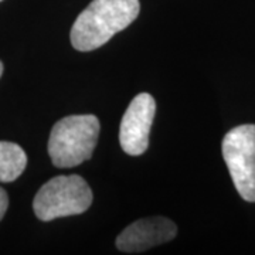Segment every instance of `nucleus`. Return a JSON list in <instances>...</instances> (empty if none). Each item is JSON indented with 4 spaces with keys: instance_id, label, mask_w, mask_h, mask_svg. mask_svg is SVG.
Masks as SVG:
<instances>
[{
    "instance_id": "f03ea898",
    "label": "nucleus",
    "mask_w": 255,
    "mask_h": 255,
    "mask_svg": "<svg viewBox=\"0 0 255 255\" xmlns=\"http://www.w3.org/2000/svg\"><path fill=\"white\" fill-rule=\"evenodd\" d=\"M94 115H71L55 124L48 139V155L57 167H74L88 160L100 136Z\"/></svg>"
},
{
    "instance_id": "1a4fd4ad",
    "label": "nucleus",
    "mask_w": 255,
    "mask_h": 255,
    "mask_svg": "<svg viewBox=\"0 0 255 255\" xmlns=\"http://www.w3.org/2000/svg\"><path fill=\"white\" fill-rule=\"evenodd\" d=\"M1 74H3V63L0 61V77H1Z\"/></svg>"
},
{
    "instance_id": "7ed1b4c3",
    "label": "nucleus",
    "mask_w": 255,
    "mask_h": 255,
    "mask_svg": "<svg viewBox=\"0 0 255 255\" xmlns=\"http://www.w3.org/2000/svg\"><path fill=\"white\" fill-rule=\"evenodd\" d=\"M92 191L78 174L53 177L38 190L33 201L37 219L51 221L60 217L77 216L90 209Z\"/></svg>"
},
{
    "instance_id": "423d86ee",
    "label": "nucleus",
    "mask_w": 255,
    "mask_h": 255,
    "mask_svg": "<svg viewBox=\"0 0 255 255\" xmlns=\"http://www.w3.org/2000/svg\"><path fill=\"white\" fill-rule=\"evenodd\" d=\"M177 234V227L172 220L150 217L135 221L117 238V248L122 253H142L149 248L172 241Z\"/></svg>"
},
{
    "instance_id": "6e6552de",
    "label": "nucleus",
    "mask_w": 255,
    "mask_h": 255,
    "mask_svg": "<svg viewBox=\"0 0 255 255\" xmlns=\"http://www.w3.org/2000/svg\"><path fill=\"white\" fill-rule=\"evenodd\" d=\"M9 207V197H7V193L4 189L0 187V220L4 217L6 211Z\"/></svg>"
},
{
    "instance_id": "20e7f679",
    "label": "nucleus",
    "mask_w": 255,
    "mask_h": 255,
    "mask_svg": "<svg viewBox=\"0 0 255 255\" xmlns=\"http://www.w3.org/2000/svg\"><path fill=\"white\" fill-rule=\"evenodd\" d=\"M221 149L238 194L255 203V125L233 128L223 139Z\"/></svg>"
},
{
    "instance_id": "0eeeda50",
    "label": "nucleus",
    "mask_w": 255,
    "mask_h": 255,
    "mask_svg": "<svg viewBox=\"0 0 255 255\" xmlns=\"http://www.w3.org/2000/svg\"><path fill=\"white\" fill-rule=\"evenodd\" d=\"M26 166V152L17 143L0 142V182H14L24 172Z\"/></svg>"
},
{
    "instance_id": "9d476101",
    "label": "nucleus",
    "mask_w": 255,
    "mask_h": 255,
    "mask_svg": "<svg viewBox=\"0 0 255 255\" xmlns=\"http://www.w3.org/2000/svg\"><path fill=\"white\" fill-rule=\"evenodd\" d=\"M0 1H1V0H0Z\"/></svg>"
},
{
    "instance_id": "39448f33",
    "label": "nucleus",
    "mask_w": 255,
    "mask_h": 255,
    "mask_svg": "<svg viewBox=\"0 0 255 255\" xmlns=\"http://www.w3.org/2000/svg\"><path fill=\"white\" fill-rule=\"evenodd\" d=\"M155 114L156 102L150 94L142 92L129 104L119 129V142L128 155L139 156L146 152Z\"/></svg>"
},
{
    "instance_id": "f257e3e1",
    "label": "nucleus",
    "mask_w": 255,
    "mask_h": 255,
    "mask_svg": "<svg viewBox=\"0 0 255 255\" xmlns=\"http://www.w3.org/2000/svg\"><path fill=\"white\" fill-rule=\"evenodd\" d=\"M139 10V0H94L73 24L71 44L78 51L100 48L133 23Z\"/></svg>"
}]
</instances>
